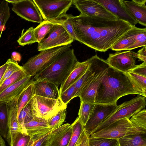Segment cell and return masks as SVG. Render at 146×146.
Segmentation results:
<instances>
[{
  "label": "cell",
  "mask_w": 146,
  "mask_h": 146,
  "mask_svg": "<svg viewBox=\"0 0 146 146\" xmlns=\"http://www.w3.org/2000/svg\"><path fill=\"white\" fill-rule=\"evenodd\" d=\"M72 24L77 41L100 52L111 49L114 43L133 27L127 22L90 17L74 16Z\"/></svg>",
  "instance_id": "obj_1"
},
{
  "label": "cell",
  "mask_w": 146,
  "mask_h": 146,
  "mask_svg": "<svg viewBox=\"0 0 146 146\" xmlns=\"http://www.w3.org/2000/svg\"><path fill=\"white\" fill-rule=\"evenodd\" d=\"M131 94L141 96L125 73L110 66L97 90L95 104H117L120 98Z\"/></svg>",
  "instance_id": "obj_2"
},
{
  "label": "cell",
  "mask_w": 146,
  "mask_h": 146,
  "mask_svg": "<svg viewBox=\"0 0 146 146\" xmlns=\"http://www.w3.org/2000/svg\"><path fill=\"white\" fill-rule=\"evenodd\" d=\"M78 61L73 49L60 55L52 62L34 76L36 80L46 79L57 86L66 80Z\"/></svg>",
  "instance_id": "obj_3"
},
{
  "label": "cell",
  "mask_w": 146,
  "mask_h": 146,
  "mask_svg": "<svg viewBox=\"0 0 146 146\" xmlns=\"http://www.w3.org/2000/svg\"><path fill=\"white\" fill-rule=\"evenodd\" d=\"M69 44L50 48L30 58L22 66L27 76H35L52 62L60 55L70 49Z\"/></svg>",
  "instance_id": "obj_4"
},
{
  "label": "cell",
  "mask_w": 146,
  "mask_h": 146,
  "mask_svg": "<svg viewBox=\"0 0 146 146\" xmlns=\"http://www.w3.org/2000/svg\"><path fill=\"white\" fill-rule=\"evenodd\" d=\"M29 103L34 118L47 121L60 110L67 107L60 98L53 99L35 95Z\"/></svg>",
  "instance_id": "obj_5"
},
{
  "label": "cell",
  "mask_w": 146,
  "mask_h": 146,
  "mask_svg": "<svg viewBox=\"0 0 146 146\" xmlns=\"http://www.w3.org/2000/svg\"><path fill=\"white\" fill-rule=\"evenodd\" d=\"M126 117L117 120L105 128L90 135L94 137L119 139L127 135L146 134V130L136 126Z\"/></svg>",
  "instance_id": "obj_6"
},
{
  "label": "cell",
  "mask_w": 146,
  "mask_h": 146,
  "mask_svg": "<svg viewBox=\"0 0 146 146\" xmlns=\"http://www.w3.org/2000/svg\"><path fill=\"white\" fill-rule=\"evenodd\" d=\"M146 105V98L138 95L136 97L119 105L118 108L103 121L91 134L105 128L117 120L126 117L130 118L145 108Z\"/></svg>",
  "instance_id": "obj_7"
},
{
  "label": "cell",
  "mask_w": 146,
  "mask_h": 146,
  "mask_svg": "<svg viewBox=\"0 0 146 146\" xmlns=\"http://www.w3.org/2000/svg\"><path fill=\"white\" fill-rule=\"evenodd\" d=\"M44 20L59 19L72 4L73 0H33Z\"/></svg>",
  "instance_id": "obj_8"
},
{
  "label": "cell",
  "mask_w": 146,
  "mask_h": 146,
  "mask_svg": "<svg viewBox=\"0 0 146 146\" xmlns=\"http://www.w3.org/2000/svg\"><path fill=\"white\" fill-rule=\"evenodd\" d=\"M46 36L38 43V51L71 44L74 40L62 23L54 25Z\"/></svg>",
  "instance_id": "obj_9"
},
{
  "label": "cell",
  "mask_w": 146,
  "mask_h": 146,
  "mask_svg": "<svg viewBox=\"0 0 146 146\" xmlns=\"http://www.w3.org/2000/svg\"><path fill=\"white\" fill-rule=\"evenodd\" d=\"M72 4L87 16L98 17L109 20L118 19L117 18L94 0H73Z\"/></svg>",
  "instance_id": "obj_10"
},
{
  "label": "cell",
  "mask_w": 146,
  "mask_h": 146,
  "mask_svg": "<svg viewBox=\"0 0 146 146\" xmlns=\"http://www.w3.org/2000/svg\"><path fill=\"white\" fill-rule=\"evenodd\" d=\"M119 107L117 104H95L91 115L84 126L89 135Z\"/></svg>",
  "instance_id": "obj_11"
},
{
  "label": "cell",
  "mask_w": 146,
  "mask_h": 146,
  "mask_svg": "<svg viewBox=\"0 0 146 146\" xmlns=\"http://www.w3.org/2000/svg\"><path fill=\"white\" fill-rule=\"evenodd\" d=\"M137 53L129 50L110 54L106 62L112 68L123 73L129 72L136 65Z\"/></svg>",
  "instance_id": "obj_12"
},
{
  "label": "cell",
  "mask_w": 146,
  "mask_h": 146,
  "mask_svg": "<svg viewBox=\"0 0 146 146\" xmlns=\"http://www.w3.org/2000/svg\"><path fill=\"white\" fill-rule=\"evenodd\" d=\"M12 10L17 15L28 21L40 23L42 18L37 7L32 0H21L12 4Z\"/></svg>",
  "instance_id": "obj_13"
},
{
  "label": "cell",
  "mask_w": 146,
  "mask_h": 146,
  "mask_svg": "<svg viewBox=\"0 0 146 146\" xmlns=\"http://www.w3.org/2000/svg\"><path fill=\"white\" fill-rule=\"evenodd\" d=\"M21 92L14 99L6 103L8 113V133L6 139L10 146H13L14 139L17 134L22 132L17 117V102Z\"/></svg>",
  "instance_id": "obj_14"
},
{
  "label": "cell",
  "mask_w": 146,
  "mask_h": 146,
  "mask_svg": "<svg viewBox=\"0 0 146 146\" xmlns=\"http://www.w3.org/2000/svg\"><path fill=\"white\" fill-rule=\"evenodd\" d=\"M100 4L118 19L129 23L133 27L138 23L123 5L121 0H94Z\"/></svg>",
  "instance_id": "obj_15"
},
{
  "label": "cell",
  "mask_w": 146,
  "mask_h": 146,
  "mask_svg": "<svg viewBox=\"0 0 146 146\" xmlns=\"http://www.w3.org/2000/svg\"><path fill=\"white\" fill-rule=\"evenodd\" d=\"M72 129L73 123H67L53 130L45 141V146H68Z\"/></svg>",
  "instance_id": "obj_16"
},
{
  "label": "cell",
  "mask_w": 146,
  "mask_h": 146,
  "mask_svg": "<svg viewBox=\"0 0 146 146\" xmlns=\"http://www.w3.org/2000/svg\"><path fill=\"white\" fill-rule=\"evenodd\" d=\"M110 66L108 64L97 73L86 84L78 96L80 102L95 104L97 90Z\"/></svg>",
  "instance_id": "obj_17"
},
{
  "label": "cell",
  "mask_w": 146,
  "mask_h": 146,
  "mask_svg": "<svg viewBox=\"0 0 146 146\" xmlns=\"http://www.w3.org/2000/svg\"><path fill=\"white\" fill-rule=\"evenodd\" d=\"M22 132L29 136L35 142L51 133L54 130L48 127L47 121L40 120L35 118L21 127Z\"/></svg>",
  "instance_id": "obj_18"
},
{
  "label": "cell",
  "mask_w": 146,
  "mask_h": 146,
  "mask_svg": "<svg viewBox=\"0 0 146 146\" xmlns=\"http://www.w3.org/2000/svg\"><path fill=\"white\" fill-rule=\"evenodd\" d=\"M32 76H27L12 85L0 93V104L6 103L20 94L34 81Z\"/></svg>",
  "instance_id": "obj_19"
},
{
  "label": "cell",
  "mask_w": 146,
  "mask_h": 146,
  "mask_svg": "<svg viewBox=\"0 0 146 146\" xmlns=\"http://www.w3.org/2000/svg\"><path fill=\"white\" fill-rule=\"evenodd\" d=\"M35 95L53 99L60 98L58 86L46 79L34 81L33 82Z\"/></svg>",
  "instance_id": "obj_20"
},
{
  "label": "cell",
  "mask_w": 146,
  "mask_h": 146,
  "mask_svg": "<svg viewBox=\"0 0 146 146\" xmlns=\"http://www.w3.org/2000/svg\"><path fill=\"white\" fill-rule=\"evenodd\" d=\"M89 64V59L82 62H78L68 77L61 84L59 90L60 95L82 76L87 70Z\"/></svg>",
  "instance_id": "obj_21"
},
{
  "label": "cell",
  "mask_w": 146,
  "mask_h": 146,
  "mask_svg": "<svg viewBox=\"0 0 146 146\" xmlns=\"http://www.w3.org/2000/svg\"><path fill=\"white\" fill-rule=\"evenodd\" d=\"M141 28L135 26L127 31L114 43L111 49L114 51L127 50L135 43L136 36Z\"/></svg>",
  "instance_id": "obj_22"
},
{
  "label": "cell",
  "mask_w": 146,
  "mask_h": 146,
  "mask_svg": "<svg viewBox=\"0 0 146 146\" xmlns=\"http://www.w3.org/2000/svg\"><path fill=\"white\" fill-rule=\"evenodd\" d=\"M125 8L138 23L146 26V6L138 4L133 0L131 1L121 0Z\"/></svg>",
  "instance_id": "obj_23"
},
{
  "label": "cell",
  "mask_w": 146,
  "mask_h": 146,
  "mask_svg": "<svg viewBox=\"0 0 146 146\" xmlns=\"http://www.w3.org/2000/svg\"><path fill=\"white\" fill-rule=\"evenodd\" d=\"M60 23H62L60 18L56 20L42 21L34 29L37 42L39 43L44 39L54 25Z\"/></svg>",
  "instance_id": "obj_24"
},
{
  "label": "cell",
  "mask_w": 146,
  "mask_h": 146,
  "mask_svg": "<svg viewBox=\"0 0 146 146\" xmlns=\"http://www.w3.org/2000/svg\"><path fill=\"white\" fill-rule=\"evenodd\" d=\"M118 141L119 146H146V134L127 135Z\"/></svg>",
  "instance_id": "obj_25"
},
{
  "label": "cell",
  "mask_w": 146,
  "mask_h": 146,
  "mask_svg": "<svg viewBox=\"0 0 146 146\" xmlns=\"http://www.w3.org/2000/svg\"><path fill=\"white\" fill-rule=\"evenodd\" d=\"M33 82L22 91L19 97L17 104V117L21 110L29 104L35 95Z\"/></svg>",
  "instance_id": "obj_26"
},
{
  "label": "cell",
  "mask_w": 146,
  "mask_h": 146,
  "mask_svg": "<svg viewBox=\"0 0 146 146\" xmlns=\"http://www.w3.org/2000/svg\"><path fill=\"white\" fill-rule=\"evenodd\" d=\"M135 86L141 96L146 98V77L133 73H125Z\"/></svg>",
  "instance_id": "obj_27"
},
{
  "label": "cell",
  "mask_w": 146,
  "mask_h": 146,
  "mask_svg": "<svg viewBox=\"0 0 146 146\" xmlns=\"http://www.w3.org/2000/svg\"><path fill=\"white\" fill-rule=\"evenodd\" d=\"M95 104L82 101L79 111L78 117L83 125L84 126L89 119Z\"/></svg>",
  "instance_id": "obj_28"
},
{
  "label": "cell",
  "mask_w": 146,
  "mask_h": 146,
  "mask_svg": "<svg viewBox=\"0 0 146 146\" xmlns=\"http://www.w3.org/2000/svg\"><path fill=\"white\" fill-rule=\"evenodd\" d=\"M8 133V113L6 104L0 103V133L6 139Z\"/></svg>",
  "instance_id": "obj_29"
},
{
  "label": "cell",
  "mask_w": 146,
  "mask_h": 146,
  "mask_svg": "<svg viewBox=\"0 0 146 146\" xmlns=\"http://www.w3.org/2000/svg\"><path fill=\"white\" fill-rule=\"evenodd\" d=\"M88 144L89 146H119L117 139L94 137L90 135Z\"/></svg>",
  "instance_id": "obj_30"
},
{
  "label": "cell",
  "mask_w": 146,
  "mask_h": 146,
  "mask_svg": "<svg viewBox=\"0 0 146 146\" xmlns=\"http://www.w3.org/2000/svg\"><path fill=\"white\" fill-rule=\"evenodd\" d=\"M66 114V108L60 110L47 121L48 126L54 129L59 127L63 124Z\"/></svg>",
  "instance_id": "obj_31"
},
{
  "label": "cell",
  "mask_w": 146,
  "mask_h": 146,
  "mask_svg": "<svg viewBox=\"0 0 146 146\" xmlns=\"http://www.w3.org/2000/svg\"><path fill=\"white\" fill-rule=\"evenodd\" d=\"M5 0L0 3V39L5 25L10 17V8Z\"/></svg>",
  "instance_id": "obj_32"
},
{
  "label": "cell",
  "mask_w": 146,
  "mask_h": 146,
  "mask_svg": "<svg viewBox=\"0 0 146 146\" xmlns=\"http://www.w3.org/2000/svg\"><path fill=\"white\" fill-rule=\"evenodd\" d=\"M27 76L22 69L13 73L0 86V93L9 87Z\"/></svg>",
  "instance_id": "obj_33"
},
{
  "label": "cell",
  "mask_w": 146,
  "mask_h": 146,
  "mask_svg": "<svg viewBox=\"0 0 146 146\" xmlns=\"http://www.w3.org/2000/svg\"><path fill=\"white\" fill-rule=\"evenodd\" d=\"M34 29L33 27H31L25 32H24V29L23 30L21 36L17 40L20 45L24 46L37 42Z\"/></svg>",
  "instance_id": "obj_34"
},
{
  "label": "cell",
  "mask_w": 146,
  "mask_h": 146,
  "mask_svg": "<svg viewBox=\"0 0 146 146\" xmlns=\"http://www.w3.org/2000/svg\"><path fill=\"white\" fill-rule=\"evenodd\" d=\"M72 123V133L68 146L75 145L84 129L78 117Z\"/></svg>",
  "instance_id": "obj_35"
},
{
  "label": "cell",
  "mask_w": 146,
  "mask_h": 146,
  "mask_svg": "<svg viewBox=\"0 0 146 146\" xmlns=\"http://www.w3.org/2000/svg\"><path fill=\"white\" fill-rule=\"evenodd\" d=\"M131 121L139 128L146 130V110L144 109L133 115Z\"/></svg>",
  "instance_id": "obj_36"
},
{
  "label": "cell",
  "mask_w": 146,
  "mask_h": 146,
  "mask_svg": "<svg viewBox=\"0 0 146 146\" xmlns=\"http://www.w3.org/2000/svg\"><path fill=\"white\" fill-rule=\"evenodd\" d=\"M34 118L29 103L21 110L17 117L19 124L21 127L23 124L31 121Z\"/></svg>",
  "instance_id": "obj_37"
},
{
  "label": "cell",
  "mask_w": 146,
  "mask_h": 146,
  "mask_svg": "<svg viewBox=\"0 0 146 146\" xmlns=\"http://www.w3.org/2000/svg\"><path fill=\"white\" fill-rule=\"evenodd\" d=\"M73 17L71 14L66 13L60 18L62 20L64 27L74 40H77L72 24V21Z\"/></svg>",
  "instance_id": "obj_38"
},
{
  "label": "cell",
  "mask_w": 146,
  "mask_h": 146,
  "mask_svg": "<svg viewBox=\"0 0 146 146\" xmlns=\"http://www.w3.org/2000/svg\"><path fill=\"white\" fill-rule=\"evenodd\" d=\"M75 82L71 85L60 95V100L66 105H67L72 99L75 98Z\"/></svg>",
  "instance_id": "obj_39"
},
{
  "label": "cell",
  "mask_w": 146,
  "mask_h": 146,
  "mask_svg": "<svg viewBox=\"0 0 146 146\" xmlns=\"http://www.w3.org/2000/svg\"><path fill=\"white\" fill-rule=\"evenodd\" d=\"M146 46V29L141 28L136 36V41L134 44L128 50H131L141 46Z\"/></svg>",
  "instance_id": "obj_40"
},
{
  "label": "cell",
  "mask_w": 146,
  "mask_h": 146,
  "mask_svg": "<svg viewBox=\"0 0 146 146\" xmlns=\"http://www.w3.org/2000/svg\"><path fill=\"white\" fill-rule=\"evenodd\" d=\"M31 140L29 136L22 132H19L14 139L13 146H27Z\"/></svg>",
  "instance_id": "obj_41"
},
{
  "label": "cell",
  "mask_w": 146,
  "mask_h": 146,
  "mask_svg": "<svg viewBox=\"0 0 146 146\" xmlns=\"http://www.w3.org/2000/svg\"><path fill=\"white\" fill-rule=\"evenodd\" d=\"M129 72L146 77V63L143 62L140 64L136 65Z\"/></svg>",
  "instance_id": "obj_42"
},
{
  "label": "cell",
  "mask_w": 146,
  "mask_h": 146,
  "mask_svg": "<svg viewBox=\"0 0 146 146\" xmlns=\"http://www.w3.org/2000/svg\"><path fill=\"white\" fill-rule=\"evenodd\" d=\"M137 58L139 59L140 60L146 63V46H143L137 52Z\"/></svg>",
  "instance_id": "obj_43"
},
{
  "label": "cell",
  "mask_w": 146,
  "mask_h": 146,
  "mask_svg": "<svg viewBox=\"0 0 146 146\" xmlns=\"http://www.w3.org/2000/svg\"><path fill=\"white\" fill-rule=\"evenodd\" d=\"M89 135L84 129L83 131V136L81 146H89L88 137Z\"/></svg>",
  "instance_id": "obj_44"
},
{
  "label": "cell",
  "mask_w": 146,
  "mask_h": 146,
  "mask_svg": "<svg viewBox=\"0 0 146 146\" xmlns=\"http://www.w3.org/2000/svg\"><path fill=\"white\" fill-rule=\"evenodd\" d=\"M50 133L46 135L38 140L34 142L33 146H41L47 139Z\"/></svg>",
  "instance_id": "obj_45"
},
{
  "label": "cell",
  "mask_w": 146,
  "mask_h": 146,
  "mask_svg": "<svg viewBox=\"0 0 146 146\" xmlns=\"http://www.w3.org/2000/svg\"><path fill=\"white\" fill-rule=\"evenodd\" d=\"M9 63V60H8L6 62L0 66V82L7 69Z\"/></svg>",
  "instance_id": "obj_46"
},
{
  "label": "cell",
  "mask_w": 146,
  "mask_h": 146,
  "mask_svg": "<svg viewBox=\"0 0 146 146\" xmlns=\"http://www.w3.org/2000/svg\"><path fill=\"white\" fill-rule=\"evenodd\" d=\"M83 131L74 146H81L83 136Z\"/></svg>",
  "instance_id": "obj_47"
},
{
  "label": "cell",
  "mask_w": 146,
  "mask_h": 146,
  "mask_svg": "<svg viewBox=\"0 0 146 146\" xmlns=\"http://www.w3.org/2000/svg\"><path fill=\"white\" fill-rule=\"evenodd\" d=\"M0 146H6L5 142L0 133Z\"/></svg>",
  "instance_id": "obj_48"
},
{
  "label": "cell",
  "mask_w": 146,
  "mask_h": 146,
  "mask_svg": "<svg viewBox=\"0 0 146 146\" xmlns=\"http://www.w3.org/2000/svg\"><path fill=\"white\" fill-rule=\"evenodd\" d=\"M135 3L139 4L145 5L146 0H133Z\"/></svg>",
  "instance_id": "obj_49"
},
{
  "label": "cell",
  "mask_w": 146,
  "mask_h": 146,
  "mask_svg": "<svg viewBox=\"0 0 146 146\" xmlns=\"http://www.w3.org/2000/svg\"><path fill=\"white\" fill-rule=\"evenodd\" d=\"M21 0H5V1L8 3H15L18 2H19Z\"/></svg>",
  "instance_id": "obj_50"
},
{
  "label": "cell",
  "mask_w": 146,
  "mask_h": 146,
  "mask_svg": "<svg viewBox=\"0 0 146 146\" xmlns=\"http://www.w3.org/2000/svg\"><path fill=\"white\" fill-rule=\"evenodd\" d=\"M34 141L31 139L27 146H33Z\"/></svg>",
  "instance_id": "obj_51"
},
{
  "label": "cell",
  "mask_w": 146,
  "mask_h": 146,
  "mask_svg": "<svg viewBox=\"0 0 146 146\" xmlns=\"http://www.w3.org/2000/svg\"><path fill=\"white\" fill-rule=\"evenodd\" d=\"M45 142L42 144V145L41 146H45Z\"/></svg>",
  "instance_id": "obj_52"
}]
</instances>
